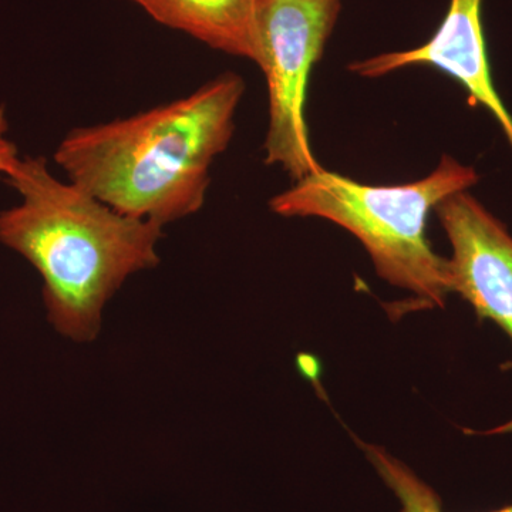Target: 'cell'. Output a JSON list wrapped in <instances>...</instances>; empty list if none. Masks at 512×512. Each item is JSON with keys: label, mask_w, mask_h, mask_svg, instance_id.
<instances>
[{"label": "cell", "mask_w": 512, "mask_h": 512, "mask_svg": "<svg viewBox=\"0 0 512 512\" xmlns=\"http://www.w3.org/2000/svg\"><path fill=\"white\" fill-rule=\"evenodd\" d=\"M365 451L384 484L402 504L400 512H444L436 491L420 480L406 464L380 447L366 446ZM491 512H512V504Z\"/></svg>", "instance_id": "8"}, {"label": "cell", "mask_w": 512, "mask_h": 512, "mask_svg": "<svg viewBox=\"0 0 512 512\" xmlns=\"http://www.w3.org/2000/svg\"><path fill=\"white\" fill-rule=\"evenodd\" d=\"M244 90L241 77L225 73L184 99L74 128L56 148V163L114 211L164 227L204 205Z\"/></svg>", "instance_id": "1"}, {"label": "cell", "mask_w": 512, "mask_h": 512, "mask_svg": "<svg viewBox=\"0 0 512 512\" xmlns=\"http://www.w3.org/2000/svg\"><path fill=\"white\" fill-rule=\"evenodd\" d=\"M20 157L18 146L9 138V120L5 107L0 106V175L8 180L19 167Z\"/></svg>", "instance_id": "9"}, {"label": "cell", "mask_w": 512, "mask_h": 512, "mask_svg": "<svg viewBox=\"0 0 512 512\" xmlns=\"http://www.w3.org/2000/svg\"><path fill=\"white\" fill-rule=\"evenodd\" d=\"M340 12V0H259L254 57L268 83L269 127L265 163L279 165L296 181L322 170L306 127L309 74Z\"/></svg>", "instance_id": "4"}, {"label": "cell", "mask_w": 512, "mask_h": 512, "mask_svg": "<svg viewBox=\"0 0 512 512\" xmlns=\"http://www.w3.org/2000/svg\"><path fill=\"white\" fill-rule=\"evenodd\" d=\"M484 0H450L446 18L429 42L406 52L384 53L350 64L362 77L386 76L410 66H430L457 80L474 106L497 121L512 150V116L495 89L483 26Z\"/></svg>", "instance_id": "6"}, {"label": "cell", "mask_w": 512, "mask_h": 512, "mask_svg": "<svg viewBox=\"0 0 512 512\" xmlns=\"http://www.w3.org/2000/svg\"><path fill=\"white\" fill-rule=\"evenodd\" d=\"M8 183L20 202L0 211V244L39 272L53 328L74 342H93L104 306L128 276L160 264L164 227L60 181L45 157H22Z\"/></svg>", "instance_id": "2"}, {"label": "cell", "mask_w": 512, "mask_h": 512, "mask_svg": "<svg viewBox=\"0 0 512 512\" xmlns=\"http://www.w3.org/2000/svg\"><path fill=\"white\" fill-rule=\"evenodd\" d=\"M478 181L473 167L450 156L427 177L402 185L360 184L322 168L272 198L271 208L282 217H318L348 229L384 281L412 292L417 308H444L451 293L447 259L429 244L427 217Z\"/></svg>", "instance_id": "3"}, {"label": "cell", "mask_w": 512, "mask_h": 512, "mask_svg": "<svg viewBox=\"0 0 512 512\" xmlns=\"http://www.w3.org/2000/svg\"><path fill=\"white\" fill-rule=\"evenodd\" d=\"M168 28L228 55L254 57L259 0H133Z\"/></svg>", "instance_id": "7"}, {"label": "cell", "mask_w": 512, "mask_h": 512, "mask_svg": "<svg viewBox=\"0 0 512 512\" xmlns=\"http://www.w3.org/2000/svg\"><path fill=\"white\" fill-rule=\"evenodd\" d=\"M436 214L453 255L447 259L451 292L481 319L497 323L512 340V235L468 191L440 202Z\"/></svg>", "instance_id": "5"}]
</instances>
